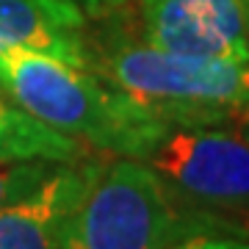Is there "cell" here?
<instances>
[{
  "label": "cell",
  "instance_id": "1",
  "mask_svg": "<svg viewBox=\"0 0 249 249\" xmlns=\"http://www.w3.org/2000/svg\"><path fill=\"white\" fill-rule=\"evenodd\" d=\"M86 64L166 127H244L249 119L247 61L169 53L114 19L86 36Z\"/></svg>",
  "mask_w": 249,
  "mask_h": 249
},
{
  "label": "cell",
  "instance_id": "2",
  "mask_svg": "<svg viewBox=\"0 0 249 249\" xmlns=\"http://www.w3.org/2000/svg\"><path fill=\"white\" fill-rule=\"evenodd\" d=\"M0 89L47 127L116 158L142 160L166 130L89 64L28 47L0 50Z\"/></svg>",
  "mask_w": 249,
  "mask_h": 249
},
{
  "label": "cell",
  "instance_id": "3",
  "mask_svg": "<svg viewBox=\"0 0 249 249\" xmlns=\"http://www.w3.org/2000/svg\"><path fill=\"white\" fill-rule=\"evenodd\" d=\"M202 230L216 227L180 205L144 160L116 158L78 202L61 249H166Z\"/></svg>",
  "mask_w": 249,
  "mask_h": 249
},
{
  "label": "cell",
  "instance_id": "4",
  "mask_svg": "<svg viewBox=\"0 0 249 249\" xmlns=\"http://www.w3.org/2000/svg\"><path fill=\"white\" fill-rule=\"evenodd\" d=\"M188 211L249 222V133L235 124L166 127L144 155Z\"/></svg>",
  "mask_w": 249,
  "mask_h": 249
},
{
  "label": "cell",
  "instance_id": "5",
  "mask_svg": "<svg viewBox=\"0 0 249 249\" xmlns=\"http://www.w3.org/2000/svg\"><path fill=\"white\" fill-rule=\"evenodd\" d=\"M119 22L169 53L249 64L247 0H136Z\"/></svg>",
  "mask_w": 249,
  "mask_h": 249
},
{
  "label": "cell",
  "instance_id": "6",
  "mask_svg": "<svg viewBox=\"0 0 249 249\" xmlns=\"http://www.w3.org/2000/svg\"><path fill=\"white\" fill-rule=\"evenodd\" d=\"M100 160L58 163L34 191L0 208V249H61L64 232L83 194L100 172Z\"/></svg>",
  "mask_w": 249,
  "mask_h": 249
},
{
  "label": "cell",
  "instance_id": "7",
  "mask_svg": "<svg viewBox=\"0 0 249 249\" xmlns=\"http://www.w3.org/2000/svg\"><path fill=\"white\" fill-rule=\"evenodd\" d=\"M86 36L78 0H0V50L28 47L86 64Z\"/></svg>",
  "mask_w": 249,
  "mask_h": 249
},
{
  "label": "cell",
  "instance_id": "8",
  "mask_svg": "<svg viewBox=\"0 0 249 249\" xmlns=\"http://www.w3.org/2000/svg\"><path fill=\"white\" fill-rule=\"evenodd\" d=\"M86 152L80 142L25 114L0 89V158H47L67 163L86 158Z\"/></svg>",
  "mask_w": 249,
  "mask_h": 249
},
{
  "label": "cell",
  "instance_id": "9",
  "mask_svg": "<svg viewBox=\"0 0 249 249\" xmlns=\"http://www.w3.org/2000/svg\"><path fill=\"white\" fill-rule=\"evenodd\" d=\"M55 166L58 160L47 158H0V208L34 191Z\"/></svg>",
  "mask_w": 249,
  "mask_h": 249
},
{
  "label": "cell",
  "instance_id": "10",
  "mask_svg": "<svg viewBox=\"0 0 249 249\" xmlns=\"http://www.w3.org/2000/svg\"><path fill=\"white\" fill-rule=\"evenodd\" d=\"M166 249H249V241L238 238V235H227V232L202 230V232H191L186 238L175 241Z\"/></svg>",
  "mask_w": 249,
  "mask_h": 249
},
{
  "label": "cell",
  "instance_id": "11",
  "mask_svg": "<svg viewBox=\"0 0 249 249\" xmlns=\"http://www.w3.org/2000/svg\"><path fill=\"white\" fill-rule=\"evenodd\" d=\"M78 3L86 11V17H100V14H111L114 9L130 3V0H78Z\"/></svg>",
  "mask_w": 249,
  "mask_h": 249
},
{
  "label": "cell",
  "instance_id": "12",
  "mask_svg": "<svg viewBox=\"0 0 249 249\" xmlns=\"http://www.w3.org/2000/svg\"><path fill=\"white\" fill-rule=\"evenodd\" d=\"M247 17H249V0H247ZM241 130H247V133H249V119H247V124H244Z\"/></svg>",
  "mask_w": 249,
  "mask_h": 249
}]
</instances>
